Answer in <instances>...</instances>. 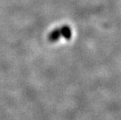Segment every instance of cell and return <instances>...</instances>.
Listing matches in <instances>:
<instances>
[{
    "mask_svg": "<svg viewBox=\"0 0 121 120\" xmlns=\"http://www.w3.org/2000/svg\"><path fill=\"white\" fill-rule=\"evenodd\" d=\"M72 35L71 29L68 26H63L57 29L53 30L48 35V39L51 41H56L60 37H64L66 40L70 39Z\"/></svg>",
    "mask_w": 121,
    "mask_h": 120,
    "instance_id": "1",
    "label": "cell"
}]
</instances>
